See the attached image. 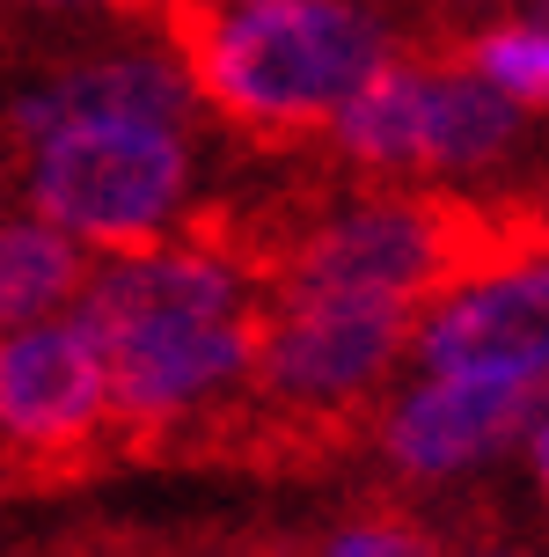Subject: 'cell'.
<instances>
[{
  "instance_id": "7",
  "label": "cell",
  "mask_w": 549,
  "mask_h": 557,
  "mask_svg": "<svg viewBox=\"0 0 549 557\" xmlns=\"http://www.w3.org/2000/svg\"><path fill=\"white\" fill-rule=\"evenodd\" d=\"M542 411L549 374H439L388 418V455L417 476H447L535 433Z\"/></svg>"
},
{
  "instance_id": "13",
  "label": "cell",
  "mask_w": 549,
  "mask_h": 557,
  "mask_svg": "<svg viewBox=\"0 0 549 557\" xmlns=\"http://www.w3.org/2000/svg\"><path fill=\"white\" fill-rule=\"evenodd\" d=\"M433 15H447V23H469V15H491L498 0H425Z\"/></svg>"
},
{
  "instance_id": "16",
  "label": "cell",
  "mask_w": 549,
  "mask_h": 557,
  "mask_svg": "<svg viewBox=\"0 0 549 557\" xmlns=\"http://www.w3.org/2000/svg\"><path fill=\"white\" fill-rule=\"evenodd\" d=\"M542 23H549V0H542Z\"/></svg>"
},
{
  "instance_id": "5",
  "label": "cell",
  "mask_w": 549,
  "mask_h": 557,
  "mask_svg": "<svg viewBox=\"0 0 549 557\" xmlns=\"http://www.w3.org/2000/svg\"><path fill=\"white\" fill-rule=\"evenodd\" d=\"M125 264L82 278V308H74V331L96 345V360L147 345L169 331H198V323H227L249 315V272L213 243H139L117 250Z\"/></svg>"
},
{
  "instance_id": "10",
  "label": "cell",
  "mask_w": 549,
  "mask_h": 557,
  "mask_svg": "<svg viewBox=\"0 0 549 557\" xmlns=\"http://www.w3.org/2000/svg\"><path fill=\"white\" fill-rule=\"evenodd\" d=\"M88 257L52 221H8L0 227V331H23L66 294H82Z\"/></svg>"
},
{
  "instance_id": "12",
  "label": "cell",
  "mask_w": 549,
  "mask_h": 557,
  "mask_svg": "<svg viewBox=\"0 0 549 557\" xmlns=\"http://www.w3.org/2000/svg\"><path fill=\"white\" fill-rule=\"evenodd\" d=\"M329 557H433V550L411 529H345L329 543Z\"/></svg>"
},
{
  "instance_id": "6",
  "label": "cell",
  "mask_w": 549,
  "mask_h": 557,
  "mask_svg": "<svg viewBox=\"0 0 549 557\" xmlns=\"http://www.w3.org/2000/svg\"><path fill=\"white\" fill-rule=\"evenodd\" d=\"M110 418V374L74 323L0 331V441L29 462H74Z\"/></svg>"
},
{
  "instance_id": "15",
  "label": "cell",
  "mask_w": 549,
  "mask_h": 557,
  "mask_svg": "<svg viewBox=\"0 0 549 557\" xmlns=\"http://www.w3.org/2000/svg\"><path fill=\"white\" fill-rule=\"evenodd\" d=\"M29 8H96V0H29Z\"/></svg>"
},
{
  "instance_id": "4",
  "label": "cell",
  "mask_w": 549,
  "mask_h": 557,
  "mask_svg": "<svg viewBox=\"0 0 549 557\" xmlns=\"http://www.w3.org/2000/svg\"><path fill=\"white\" fill-rule=\"evenodd\" d=\"M403 345H417V301L286 294L278 308H257L249 367L286 404H301L315 418H345V404L374 389Z\"/></svg>"
},
{
  "instance_id": "9",
  "label": "cell",
  "mask_w": 549,
  "mask_h": 557,
  "mask_svg": "<svg viewBox=\"0 0 549 557\" xmlns=\"http://www.w3.org/2000/svg\"><path fill=\"white\" fill-rule=\"evenodd\" d=\"M191 111V74L169 66L154 52H117V59H88L66 66L59 82L29 88L8 111V133L37 147V139L66 133V125H96V117H147V125H184Z\"/></svg>"
},
{
  "instance_id": "1",
  "label": "cell",
  "mask_w": 549,
  "mask_h": 557,
  "mask_svg": "<svg viewBox=\"0 0 549 557\" xmlns=\"http://www.w3.org/2000/svg\"><path fill=\"white\" fill-rule=\"evenodd\" d=\"M198 103L249 139H301L388 59L382 15L352 0H162Z\"/></svg>"
},
{
  "instance_id": "2",
  "label": "cell",
  "mask_w": 549,
  "mask_h": 557,
  "mask_svg": "<svg viewBox=\"0 0 549 557\" xmlns=\"http://www.w3.org/2000/svg\"><path fill=\"white\" fill-rule=\"evenodd\" d=\"M191 191V147L176 125L147 117H96L29 147V198L37 213L82 243L139 250Z\"/></svg>"
},
{
  "instance_id": "14",
  "label": "cell",
  "mask_w": 549,
  "mask_h": 557,
  "mask_svg": "<svg viewBox=\"0 0 549 557\" xmlns=\"http://www.w3.org/2000/svg\"><path fill=\"white\" fill-rule=\"evenodd\" d=\"M535 476H542V484H549V418H542V425H535Z\"/></svg>"
},
{
  "instance_id": "8",
  "label": "cell",
  "mask_w": 549,
  "mask_h": 557,
  "mask_svg": "<svg viewBox=\"0 0 549 557\" xmlns=\"http://www.w3.org/2000/svg\"><path fill=\"white\" fill-rule=\"evenodd\" d=\"M417 352L439 374H549V257L462 286L417 323Z\"/></svg>"
},
{
  "instance_id": "3",
  "label": "cell",
  "mask_w": 549,
  "mask_h": 557,
  "mask_svg": "<svg viewBox=\"0 0 549 557\" xmlns=\"http://www.w3.org/2000/svg\"><path fill=\"white\" fill-rule=\"evenodd\" d=\"M513 133L521 103L484 74L388 66V59L329 111L337 154H352L359 169H476L506 154Z\"/></svg>"
},
{
  "instance_id": "11",
  "label": "cell",
  "mask_w": 549,
  "mask_h": 557,
  "mask_svg": "<svg viewBox=\"0 0 549 557\" xmlns=\"http://www.w3.org/2000/svg\"><path fill=\"white\" fill-rule=\"evenodd\" d=\"M469 66L513 103H549V23H506L469 45Z\"/></svg>"
}]
</instances>
